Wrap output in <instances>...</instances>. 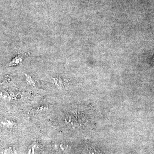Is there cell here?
<instances>
[{"instance_id": "7a4b0ae2", "label": "cell", "mask_w": 154, "mask_h": 154, "mask_svg": "<svg viewBox=\"0 0 154 154\" xmlns=\"http://www.w3.org/2000/svg\"><path fill=\"white\" fill-rule=\"evenodd\" d=\"M48 107L43 105V106L34 107V108L30 109V110H28V113L30 114V115H36V114H38V113L44 112V111L48 110Z\"/></svg>"}, {"instance_id": "52a82bcc", "label": "cell", "mask_w": 154, "mask_h": 154, "mask_svg": "<svg viewBox=\"0 0 154 154\" xmlns=\"http://www.w3.org/2000/svg\"><path fill=\"white\" fill-rule=\"evenodd\" d=\"M91 154H99V152L97 151L96 150L92 149L91 152Z\"/></svg>"}, {"instance_id": "277c9868", "label": "cell", "mask_w": 154, "mask_h": 154, "mask_svg": "<svg viewBox=\"0 0 154 154\" xmlns=\"http://www.w3.org/2000/svg\"><path fill=\"white\" fill-rule=\"evenodd\" d=\"M22 61V59L21 56L17 57L16 58L13 60V61L10 63L8 64V66H14L18 65L20 64L21 63Z\"/></svg>"}, {"instance_id": "5b68a950", "label": "cell", "mask_w": 154, "mask_h": 154, "mask_svg": "<svg viewBox=\"0 0 154 154\" xmlns=\"http://www.w3.org/2000/svg\"><path fill=\"white\" fill-rule=\"evenodd\" d=\"M25 75L26 78V80H27V82L28 84L30 85L33 86V87H35L36 85H35V82L33 81V79L31 78V77L29 75Z\"/></svg>"}, {"instance_id": "3957f363", "label": "cell", "mask_w": 154, "mask_h": 154, "mask_svg": "<svg viewBox=\"0 0 154 154\" xmlns=\"http://www.w3.org/2000/svg\"><path fill=\"white\" fill-rule=\"evenodd\" d=\"M0 99L5 102H10L11 100V96L5 91H0Z\"/></svg>"}, {"instance_id": "ba28073f", "label": "cell", "mask_w": 154, "mask_h": 154, "mask_svg": "<svg viewBox=\"0 0 154 154\" xmlns=\"http://www.w3.org/2000/svg\"><path fill=\"white\" fill-rule=\"evenodd\" d=\"M151 63L152 64L154 65V55L153 56L151 60Z\"/></svg>"}, {"instance_id": "6da1fadb", "label": "cell", "mask_w": 154, "mask_h": 154, "mask_svg": "<svg viewBox=\"0 0 154 154\" xmlns=\"http://www.w3.org/2000/svg\"><path fill=\"white\" fill-rule=\"evenodd\" d=\"M0 124L4 127L8 129H13L17 126L16 122L11 119H3L0 121Z\"/></svg>"}, {"instance_id": "8992f818", "label": "cell", "mask_w": 154, "mask_h": 154, "mask_svg": "<svg viewBox=\"0 0 154 154\" xmlns=\"http://www.w3.org/2000/svg\"><path fill=\"white\" fill-rule=\"evenodd\" d=\"M53 80L54 82V84L58 87L61 88L63 86V81L61 79L55 78V79H53Z\"/></svg>"}]
</instances>
